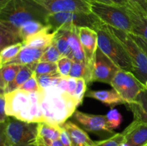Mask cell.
Listing matches in <instances>:
<instances>
[{
    "mask_svg": "<svg viewBox=\"0 0 147 146\" xmlns=\"http://www.w3.org/2000/svg\"><path fill=\"white\" fill-rule=\"evenodd\" d=\"M49 14L42 6L34 0H9L0 7L1 50L22 42L19 29L24 23L35 20L47 24Z\"/></svg>",
    "mask_w": 147,
    "mask_h": 146,
    "instance_id": "obj_1",
    "label": "cell"
},
{
    "mask_svg": "<svg viewBox=\"0 0 147 146\" xmlns=\"http://www.w3.org/2000/svg\"><path fill=\"white\" fill-rule=\"evenodd\" d=\"M39 94L44 122L51 124L63 125L79 106L73 95L57 87L42 89Z\"/></svg>",
    "mask_w": 147,
    "mask_h": 146,
    "instance_id": "obj_2",
    "label": "cell"
},
{
    "mask_svg": "<svg viewBox=\"0 0 147 146\" xmlns=\"http://www.w3.org/2000/svg\"><path fill=\"white\" fill-rule=\"evenodd\" d=\"M5 111L7 116L27 123L44 122L40 94L20 89L4 93Z\"/></svg>",
    "mask_w": 147,
    "mask_h": 146,
    "instance_id": "obj_3",
    "label": "cell"
},
{
    "mask_svg": "<svg viewBox=\"0 0 147 146\" xmlns=\"http://www.w3.org/2000/svg\"><path fill=\"white\" fill-rule=\"evenodd\" d=\"M37 123L22 121L8 116L1 123L0 146H37Z\"/></svg>",
    "mask_w": 147,
    "mask_h": 146,
    "instance_id": "obj_4",
    "label": "cell"
},
{
    "mask_svg": "<svg viewBox=\"0 0 147 146\" xmlns=\"http://www.w3.org/2000/svg\"><path fill=\"white\" fill-rule=\"evenodd\" d=\"M98 34V48L121 70L132 72L131 62L121 43L109 31L106 24L101 22L94 29Z\"/></svg>",
    "mask_w": 147,
    "mask_h": 146,
    "instance_id": "obj_5",
    "label": "cell"
},
{
    "mask_svg": "<svg viewBox=\"0 0 147 146\" xmlns=\"http://www.w3.org/2000/svg\"><path fill=\"white\" fill-rule=\"evenodd\" d=\"M107 26L109 31L121 43L131 62L132 73L144 85L147 83V56L126 31Z\"/></svg>",
    "mask_w": 147,
    "mask_h": 146,
    "instance_id": "obj_6",
    "label": "cell"
},
{
    "mask_svg": "<svg viewBox=\"0 0 147 146\" xmlns=\"http://www.w3.org/2000/svg\"><path fill=\"white\" fill-rule=\"evenodd\" d=\"M90 10L103 24L131 33L132 31L130 17L125 6L111 5L90 1Z\"/></svg>",
    "mask_w": 147,
    "mask_h": 146,
    "instance_id": "obj_7",
    "label": "cell"
},
{
    "mask_svg": "<svg viewBox=\"0 0 147 146\" xmlns=\"http://www.w3.org/2000/svg\"><path fill=\"white\" fill-rule=\"evenodd\" d=\"M102 21L93 13L63 12L52 13L47 18V25L51 28L53 31L61 27H88L94 29Z\"/></svg>",
    "mask_w": 147,
    "mask_h": 146,
    "instance_id": "obj_8",
    "label": "cell"
},
{
    "mask_svg": "<svg viewBox=\"0 0 147 146\" xmlns=\"http://www.w3.org/2000/svg\"><path fill=\"white\" fill-rule=\"evenodd\" d=\"M111 85L126 102V104L134 101L138 94L146 88V85L133 73L121 69L113 78Z\"/></svg>",
    "mask_w": 147,
    "mask_h": 146,
    "instance_id": "obj_9",
    "label": "cell"
},
{
    "mask_svg": "<svg viewBox=\"0 0 147 146\" xmlns=\"http://www.w3.org/2000/svg\"><path fill=\"white\" fill-rule=\"evenodd\" d=\"M119 67L98 48L93 70V82H100L111 84L118 71Z\"/></svg>",
    "mask_w": 147,
    "mask_h": 146,
    "instance_id": "obj_10",
    "label": "cell"
},
{
    "mask_svg": "<svg viewBox=\"0 0 147 146\" xmlns=\"http://www.w3.org/2000/svg\"><path fill=\"white\" fill-rule=\"evenodd\" d=\"M50 14L63 11L91 13L88 0H34Z\"/></svg>",
    "mask_w": 147,
    "mask_h": 146,
    "instance_id": "obj_11",
    "label": "cell"
},
{
    "mask_svg": "<svg viewBox=\"0 0 147 146\" xmlns=\"http://www.w3.org/2000/svg\"><path fill=\"white\" fill-rule=\"evenodd\" d=\"M73 117L86 131L96 134L104 133L115 134L108 125L106 115L88 114L76 110Z\"/></svg>",
    "mask_w": 147,
    "mask_h": 146,
    "instance_id": "obj_12",
    "label": "cell"
},
{
    "mask_svg": "<svg viewBox=\"0 0 147 146\" xmlns=\"http://www.w3.org/2000/svg\"><path fill=\"white\" fill-rule=\"evenodd\" d=\"M79 37L84 50L88 67L93 72L98 46V34L96 30L90 27H80L78 29Z\"/></svg>",
    "mask_w": 147,
    "mask_h": 146,
    "instance_id": "obj_13",
    "label": "cell"
},
{
    "mask_svg": "<svg viewBox=\"0 0 147 146\" xmlns=\"http://www.w3.org/2000/svg\"><path fill=\"white\" fill-rule=\"evenodd\" d=\"M126 9L130 17L132 34L143 37L147 40V13L136 3L129 0Z\"/></svg>",
    "mask_w": 147,
    "mask_h": 146,
    "instance_id": "obj_14",
    "label": "cell"
},
{
    "mask_svg": "<svg viewBox=\"0 0 147 146\" xmlns=\"http://www.w3.org/2000/svg\"><path fill=\"white\" fill-rule=\"evenodd\" d=\"M122 133L131 146H145L147 144V123L134 120Z\"/></svg>",
    "mask_w": 147,
    "mask_h": 146,
    "instance_id": "obj_15",
    "label": "cell"
},
{
    "mask_svg": "<svg viewBox=\"0 0 147 146\" xmlns=\"http://www.w3.org/2000/svg\"><path fill=\"white\" fill-rule=\"evenodd\" d=\"M60 126L70 135L72 146H94L95 141H93L86 132L76 123L67 120Z\"/></svg>",
    "mask_w": 147,
    "mask_h": 146,
    "instance_id": "obj_16",
    "label": "cell"
},
{
    "mask_svg": "<svg viewBox=\"0 0 147 146\" xmlns=\"http://www.w3.org/2000/svg\"><path fill=\"white\" fill-rule=\"evenodd\" d=\"M64 28L67 29V40L72 52L71 59L73 61L80 62L87 64L84 50L79 37V27L71 26V27H65Z\"/></svg>",
    "mask_w": 147,
    "mask_h": 146,
    "instance_id": "obj_17",
    "label": "cell"
},
{
    "mask_svg": "<svg viewBox=\"0 0 147 146\" xmlns=\"http://www.w3.org/2000/svg\"><path fill=\"white\" fill-rule=\"evenodd\" d=\"M55 31H53L48 25L39 32L30 36L22 42L23 47L47 49L53 42Z\"/></svg>",
    "mask_w": 147,
    "mask_h": 146,
    "instance_id": "obj_18",
    "label": "cell"
},
{
    "mask_svg": "<svg viewBox=\"0 0 147 146\" xmlns=\"http://www.w3.org/2000/svg\"><path fill=\"white\" fill-rule=\"evenodd\" d=\"M86 96L96 99L111 107L119 104H126V102L113 88L110 90H89L86 92Z\"/></svg>",
    "mask_w": 147,
    "mask_h": 146,
    "instance_id": "obj_19",
    "label": "cell"
},
{
    "mask_svg": "<svg viewBox=\"0 0 147 146\" xmlns=\"http://www.w3.org/2000/svg\"><path fill=\"white\" fill-rule=\"evenodd\" d=\"M134 115V119L137 121L147 123V89L142 90L134 101L127 104Z\"/></svg>",
    "mask_w": 147,
    "mask_h": 146,
    "instance_id": "obj_20",
    "label": "cell"
},
{
    "mask_svg": "<svg viewBox=\"0 0 147 146\" xmlns=\"http://www.w3.org/2000/svg\"><path fill=\"white\" fill-rule=\"evenodd\" d=\"M46 49H37L34 47H23L18 55L8 64H17L20 65L37 63L40 62L42 56Z\"/></svg>",
    "mask_w": 147,
    "mask_h": 146,
    "instance_id": "obj_21",
    "label": "cell"
},
{
    "mask_svg": "<svg viewBox=\"0 0 147 146\" xmlns=\"http://www.w3.org/2000/svg\"><path fill=\"white\" fill-rule=\"evenodd\" d=\"M37 64V63H33V64L22 65L14 80L7 86L4 93L10 92L20 89L34 74Z\"/></svg>",
    "mask_w": 147,
    "mask_h": 146,
    "instance_id": "obj_22",
    "label": "cell"
},
{
    "mask_svg": "<svg viewBox=\"0 0 147 146\" xmlns=\"http://www.w3.org/2000/svg\"><path fill=\"white\" fill-rule=\"evenodd\" d=\"M55 31V35L53 43L57 47L61 57H68L71 59L72 52L67 40V29L64 27H61Z\"/></svg>",
    "mask_w": 147,
    "mask_h": 146,
    "instance_id": "obj_23",
    "label": "cell"
},
{
    "mask_svg": "<svg viewBox=\"0 0 147 146\" xmlns=\"http://www.w3.org/2000/svg\"><path fill=\"white\" fill-rule=\"evenodd\" d=\"M22 65L17 64H7L0 67L1 75V92H4V90L9 83H11L17 76Z\"/></svg>",
    "mask_w": 147,
    "mask_h": 146,
    "instance_id": "obj_24",
    "label": "cell"
},
{
    "mask_svg": "<svg viewBox=\"0 0 147 146\" xmlns=\"http://www.w3.org/2000/svg\"><path fill=\"white\" fill-rule=\"evenodd\" d=\"M62 127L57 125L51 124L47 122L37 123L38 136L47 140H55L60 139Z\"/></svg>",
    "mask_w": 147,
    "mask_h": 146,
    "instance_id": "obj_25",
    "label": "cell"
},
{
    "mask_svg": "<svg viewBox=\"0 0 147 146\" xmlns=\"http://www.w3.org/2000/svg\"><path fill=\"white\" fill-rule=\"evenodd\" d=\"M47 26V24L35 20L24 23L19 29V36L21 39L22 42L25 41L30 36L44 29Z\"/></svg>",
    "mask_w": 147,
    "mask_h": 146,
    "instance_id": "obj_26",
    "label": "cell"
},
{
    "mask_svg": "<svg viewBox=\"0 0 147 146\" xmlns=\"http://www.w3.org/2000/svg\"><path fill=\"white\" fill-rule=\"evenodd\" d=\"M23 48L22 42L11 44L5 47L1 50L0 54V67L8 64L14 60L19 54L22 49Z\"/></svg>",
    "mask_w": 147,
    "mask_h": 146,
    "instance_id": "obj_27",
    "label": "cell"
},
{
    "mask_svg": "<svg viewBox=\"0 0 147 146\" xmlns=\"http://www.w3.org/2000/svg\"><path fill=\"white\" fill-rule=\"evenodd\" d=\"M36 76L49 74H57L58 69L56 62H38L34 70Z\"/></svg>",
    "mask_w": 147,
    "mask_h": 146,
    "instance_id": "obj_28",
    "label": "cell"
},
{
    "mask_svg": "<svg viewBox=\"0 0 147 146\" xmlns=\"http://www.w3.org/2000/svg\"><path fill=\"white\" fill-rule=\"evenodd\" d=\"M63 76L60 74H43L37 77L41 89H46L52 87H56Z\"/></svg>",
    "mask_w": 147,
    "mask_h": 146,
    "instance_id": "obj_29",
    "label": "cell"
},
{
    "mask_svg": "<svg viewBox=\"0 0 147 146\" xmlns=\"http://www.w3.org/2000/svg\"><path fill=\"white\" fill-rule=\"evenodd\" d=\"M61 54L59 52L55 44H52L49 46L45 52L43 53L40 62H56L61 58Z\"/></svg>",
    "mask_w": 147,
    "mask_h": 146,
    "instance_id": "obj_30",
    "label": "cell"
},
{
    "mask_svg": "<svg viewBox=\"0 0 147 146\" xmlns=\"http://www.w3.org/2000/svg\"><path fill=\"white\" fill-rule=\"evenodd\" d=\"M106 121L109 127L113 130L119 127L123 120L121 114L116 109H111L106 115Z\"/></svg>",
    "mask_w": 147,
    "mask_h": 146,
    "instance_id": "obj_31",
    "label": "cell"
},
{
    "mask_svg": "<svg viewBox=\"0 0 147 146\" xmlns=\"http://www.w3.org/2000/svg\"><path fill=\"white\" fill-rule=\"evenodd\" d=\"M124 140L125 137L123 133H115L106 140L96 141L94 146H120Z\"/></svg>",
    "mask_w": 147,
    "mask_h": 146,
    "instance_id": "obj_32",
    "label": "cell"
},
{
    "mask_svg": "<svg viewBox=\"0 0 147 146\" xmlns=\"http://www.w3.org/2000/svg\"><path fill=\"white\" fill-rule=\"evenodd\" d=\"M73 64V60L68 57H62L57 62L58 72L63 77H69Z\"/></svg>",
    "mask_w": 147,
    "mask_h": 146,
    "instance_id": "obj_33",
    "label": "cell"
},
{
    "mask_svg": "<svg viewBox=\"0 0 147 146\" xmlns=\"http://www.w3.org/2000/svg\"><path fill=\"white\" fill-rule=\"evenodd\" d=\"M20 90H24L30 93H37L41 91V87L39 84L37 76L35 73L32 74L31 77L20 87Z\"/></svg>",
    "mask_w": 147,
    "mask_h": 146,
    "instance_id": "obj_34",
    "label": "cell"
},
{
    "mask_svg": "<svg viewBox=\"0 0 147 146\" xmlns=\"http://www.w3.org/2000/svg\"><path fill=\"white\" fill-rule=\"evenodd\" d=\"M87 85L86 81L83 78L77 79V87H76V91H75L74 97L77 100L78 105L81 104L83 97L86 95Z\"/></svg>",
    "mask_w": 147,
    "mask_h": 146,
    "instance_id": "obj_35",
    "label": "cell"
},
{
    "mask_svg": "<svg viewBox=\"0 0 147 146\" xmlns=\"http://www.w3.org/2000/svg\"><path fill=\"white\" fill-rule=\"evenodd\" d=\"M37 146H64V145L62 143L60 139L59 140H51L42 138V137L38 136V137H37Z\"/></svg>",
    "mask_w": 147,
    "mask_h": 146,
    "instance_id": "obj_36",
    "label": "cell"
},
{
    "mask_svg": "<svg viewBox=\"0 0 147 146\" xmlns=\"http://www.w3.org/2000/svg\"><path fill=\"white\" fill-rule=\"evenodd\" d=\"M129 34L147 56V40L144 39L143 37H141L139 36L136 35V34H132V33H129Z\"/></svg>",
    "mask_w": 147,
    "mask_h": 146,
    "instance_id": "obj_37",
    "label": "cell"
},
{
    "mask_svg": "<svg viewBox=\"0 0 147 146\" xmlns=\"http://www.w3.org/2000/svg\"><path fill=\"white\" fill-rule=\"evenodd\" d=\"M88 1L101 3V4H111V5L121 6V7L127 5L129 3V0H88Z\"/></svg>",
    "mask_w": 147,
    "mask_h": 146,
    "instance_id": "obj_38",
    "label": "cell"
},
{
    "mask_svg": "<svg viewBox=\"0 0 147 146\" xmlns=\"http://www.w3.org/2000/svg\"><path fill=\"white\" fill-rule=\"evenodd\" d=\"M8 116L6 114L5 111V98L4 93L1 92L0 94V124L3 123L6 120Z\"/></svg>",
    "mask_w": 147,
    "mask_h": 146,
    "instance_id": "obj_39",
    "label": "cell"
},
{
    "mask_svg": "<svg viewBox=\"0 0 147 146\" xmlns=\"http://www.w3.org/2000/svg\"><path fill=\"white\" fill-rule=\"evenodd\" d=\"M76 87H77V78L68 77V80H67V92L70 94L73 95V97H74Z\"/></svg>",
    "mask_w": 147,
    "mask_h": 146,
    "instance_id": "obj_40",
    "label": "cell"
},
{
    "mask_svg": "<svg viewBox=\"0 0 147 146\" xmlns=\"http://www.w3.org/2000/svg\"><path fill=\"white\" fill-rule=\"evenodd\" d=\"M60 140L62 142V143L64 145V146H72V141L70 135L67 133V131L65 130L63 128H62L61 133H60Z\"/></svg>",
    "mask_w": 147,
    "mask_h": 146,
    "instance_id": "obj_41",
    "label": "cell"
},
{
    "mask_svg": "<svg viewBox=\"0 0 147 146\" xmlns=\"http://www.w3.org/2000/svg\"><path fill=\"white\" fill-rule=\"evenodd\" d=\"M67 80H68V77H62L56 87L60 90H63V91L67 92Z\"/></svg>",
    "mask_w": 147,
    "mask_h": 146,
    "instance_id": "obj_42",
    "label": "cell"
},
{
    "mask_svg": "<svg viewBox=\"0 0 147 146\" xmlns=\"http://www.w3.org/2000/svg\"><path fill=\"white\" fill-rule=\"evenodd\" d=\"M130 1H133V2H134V3H136V4H138L139 5H140L141 7H142V8L144 9L147 0H130Z\"/></svg>",
    "mask_w": 147,
    "mask_h": 146,
    "instance_id": "obj_43",
    "label": "cell"
},
{
    "mask_svg": "<svg viewBox=\"0 0 147 146\" xmlns=\"http://www.w3.org/2000/svg\"><path fill=\"white\" fill-rule=\"evenodd\" d=\"M9 0H0V7H3L5 4H7Z\"/></svg>",
    "mask_w": 147,
    "mask_h": 146,
    "instance_id": "obj_44",
    "label": "cell"
},
{
    "mask_svg": "<svg viewBox=\"0 0 147 146\" xmlns=\"http://www.w3.org/2000/svg\"><path fill=\"white\" fill-rule=\"evenodd\" d=\"M120 146H131V145L127 143V142L126 141V140H124V141H123V143L120 145Z\"/></svg>",
    "mask_w": 147,
    "mask_h": 146,
    "instance_id": "obj_45",
    "label": "cell"
},
{
    "mask_svg": "<svg viewBox=\"0 0 147 146\" xmlns=\"http://www.w3.org/2000/svg\"><path fill=\"white\" fill-rule=\"evenodd\" d=\"M144 10L146 11V13H147V1H146V6H145Z\"/></svg>",
    "mask_w": 147,
    "mask_h": 146,
    "instance_id": "obj_46",
    "label": "cell"
},
{
    "mask_svg": "<svg viewBox=\"0 0 147 146\" xmlns=\"http://www.w3.org/2000/svg\"><path fill=\"white\" fill-rule=\"evenodd\" d=\"M146 89H147V83H146Z\"/></svg>",
    "mask_w": 147,
    "mask_h": 146,
    "instance_id": "obj_47",
    "label": "cell"
},
{
    "mask_svg": "<svg viewBox=\"0 0 147 146\" xmlns=\"http://www.w3.org/2000/svg\"><path fill=\"white\" fill-rule=\"evenodd\" d=\"M145 146H147V144H146V145H145Z\"/></svg>",
    "mask_w": 147,
    "mask_h": 146,
    "instance_id": "obj_48",
    "label": "cell"
}]
</instances>
